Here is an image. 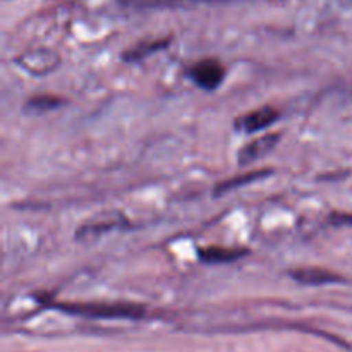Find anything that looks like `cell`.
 Listing matches in <instances>:
<instances>
[{
    "label": "cell",
    "mask_w": 352,
    "mask_h": 352,
    "mask_svg": "<svg viewBox=\"0 0 352 352\" xmlns=\"http://www.w3.org/2000/svg\"><path fill=\"white\" fill-rule=\"evenodd\" d=\"M291 277L296 282L305 285H325V284H336V282H342L344 278L339 274L332 270H325V268L318 267H305L291 270Z\"/></svg>",
    "instance_id": "cell-6"
},
{
    "label": "cell",
    "mask_w": 352,
    "mask_h": 352,
    "mask_svg": "<svg viewBox=\"0 0 352 352\" xmlns=\"http://www.w3.org/2000/svg\"><path fill=\"white\" fill-rule=\"evenodd\" d=\"M126 217H122L120 213H107L103 217H95V219L88 220L85 226H81L76 230V239H95V237L103 236V234H109L110 230L122 229V227H126Z\"/></svg>",
    "instance_id": "cell-4"
},
{
    "label": "cell",
    "mask_w": 352,
    "mask_h": 352,
    "mask_svg": "<svg viewBox=\"0 0 352 352\" xmlns=\"http://www.w3.org/2000/svg\"><path fill=\"white\" fill-rule=\"evenodd\" d=\"M119 2L136 9H174V7L196 6V3H229L237 0H119Z\"/></svg>",
    "instance_id": "cell-9"
},
{
    "label": "cell",
    "mask_w": 352,
    "mask_h": 352,
    "mask_svg": "<svg viewBox=\"0 0 352 352\" xmlns=\"http://www.w3.org/2000/svg\"><path fill=\"white\" fill-rule=\"evenodd\" d=\"M250 253L244 248H226V246H208L198 251V256L203 263L219 265V263H232L241 260Z\"/></svg>",
    "instance_id": "cell-7"
},
{
    "label": "cell",
    "mask_w": 352,
    "mask_h": 352,
    "mask_svg": "<svg viewBox=\"0 0 352 352\" xmlns=\"http://www.w3.org/2000/svg\"><path fill=\"white\" fill-rule=\"evenodd\" d=\"M282 134L280 133H268L263 136H258L254 140H251L250 143H246L244 146H241L239 153H237V164L241 167H246V165L254 164L260 158L267 157L272 150H275V146L280 141Z\"/></svg>",
    "instance_id": "cell-3"
},
{
    "label": "cell",
    "mask_w": 352,
    "mask_h": 352,
    "mask_svg": "<svg viewBox=\"0 0 352 352\" xmlns=\"http://www.w3.org/2000/svg\"><path fill=\"white\" fill-rule=\"evenodd\" d=\"M280 119V112L274 107H261V109L253 110L250 113H244L243 117L236 120V127L246 134L260 133V131L267 129L272 124L277 122Z\"/></svg>",
    "instance_id": "cell-5"
},
{
    "label": "cell",
    "mask_w": 352,
    "mask_h": 352,
    "mask_svg": "<svg viewBox=\"0 0 352 352\" xmlns=\"http://www.w3.org/2000/svg\"><path fill=\"white\" fill-rule=\"evenodd\" d=\"M170 41H172V36L153 38V40L140 41V43H136L134 47L127 48V50L124 52L122 60L129 62V64H133V62H141V60H144L146 57H150V55H153V54H157V52L167 48L168 45H170Z\"/></svg>",
    "instance_id": "cell-8"
},
{
    "label": "cell",
    "mask_w": 352,
    "mask_h": 352,
    "mask_svg": "<svg viewBox=\"0 0 352 352\" xmlns=\"http://www.w3.org/2000/svg\"><path fill=\"white\" fill-rule=\"evenodd\" d=\"M54 308L74 316L98 320H140L144 308L133 302H54Z\"/></svg>",
    "instance_id": "cell-1"
},
{
    "label": "cell",
    "mask_w": 352,
    "mask_h": 352,
    "mask_svg": "<svg viewBox=\"0 0 352 352\" xmlns=\"http://www.w3.org/2000/svg\"><path fill=\"white\" fill-rule=\"evenodd\" d=\"M65 100L60 96L55 95H34L24 103V110L31 113H41L48 112V110L58 109L60 105H64Z\"/></svg>",
    "instance_id": "cell-11"
},
{
    "label": "cell",
    "mask_w": 352,
    "mask_h": 352,
    "mask_svg": "<svg viewBox=\"0 0 352 352\" xmlns=\"http://www.w3.org/2000/svg\"><path fill=\"white\" fill-rule=\"evenodd\" d=\"M329 222L333 226H352V213H332L329 217Z\"/></svg>",
    "instance_id": "cell-12"
},
{
    "label": "cell",
    "mask_w": 352,
    "mask_h": 352,
    "mask_svg": "<svg viewBox=\"0 0 352 352\" xmlns=\"http://www.w3.org/2000/svg\"><path fill=\"white\" fill-rule=\"evenodd\" d=\"M188 74L191 76V79L199 88L206 89V91H213L226 79V67L217 58H203V60L189 65Z\"/></svg>",
    "instance_id": "cell-2"
},
{
    "label": "cell",
    "mask_w": 352,
    "mask_h": 352,
    "mask_svg": "<svg viewBox=\"0 0 352 352\" xmlns=\"http://www.w3.org/2000/svg\"><path fill=\"white\" fill-rule=\"evenodd\" d=\"M270 174H272L270 168H261V170H253V172H248V174L237 175V177H230L217 186L215 195H226V192L234 191L236 188L246 186V184H250V182L258 181V179H263L265 175H270Z\"/></svg>",
    "instance_id": "cell-10"
}]
</instances>
